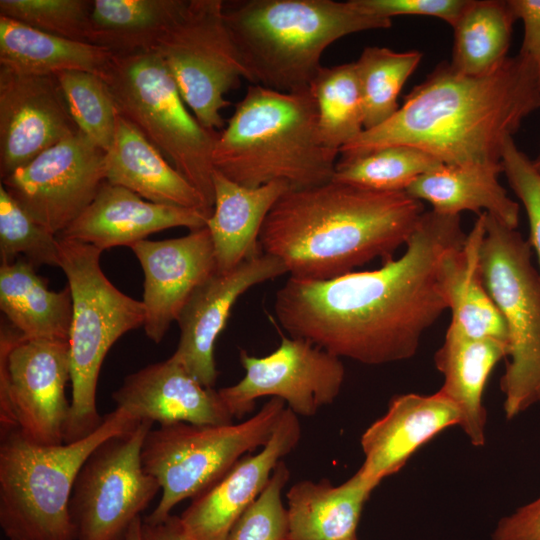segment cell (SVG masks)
Here are the masks:
<instances>
[{
	"instance_id": "obj_1",
	"label": "cell",
	"mask_w": 540,
	"mask_h": 540,
	"mask_svg": "<svg viewBox=\"0 0 540 540\" xmlns=\"http://www.w3.org/2000/svg\"><path fill=\"white\" fill-rule=\"evenodd\" d=\"M466 236L460 215L424 212L404 253L377 269L327 280L290 276L275 294L276 319L289 336L339 358L366 365L407 360L447 309L439 261Z\"/></svg>"
},
{
	"instance_id": "obj_2",
	"label": "cell",
	"mask_w": 540,
	"mask_h": 540,
	"mask_svg": "<svg viewBox=\"0 0 540 540\" xmlns=\"http://www.w3.org/2000/svg\"><path fill=\"white\" fill-rule=\"evenodd\" d=\"M540 108V72L518 52L470 76L442 62L415 86L398 111L345 145L342 156L405 145L447 165L502 167L505 141Z\"/></svg>"
},
{
	"instance_id": "obj_3",
	"label": "cell",
	"mask_w": 540,
	"mask_h": 540,
	"mask_svg": "<svg viewBox=\"0 0 540 540\" xmlns=\"http://www.w3.org/2000/svg\"><path fill=\"white\" fill-rule=\"evenodd\" d=\"M424 212L423 203L405 191L331 180L284 193L262 225L259 244L291 277L327 280L376 258H394Z\"/></svg>"
},
{
	"instance_id": "obj_4",
	"label": "cell",
	"mask_w": 540,
	"mask_h": 540,
	"mask_svg": "<svg viewBox=\"0 0 540 540\" xmlns=\"http://www.w3.org/2000/svg\"><path fill=\"white\" fill-rule=\"evenodd\" d=\"M338 153L320 136L309 87L279 92L251 84L218 133L212 162L237 184L254 188L282 181L294 190L331 181Z\"/></svg>"
},
{
	"instance_id": "obj_5",
	"label": "cell",
	"mask_w": 540,
	"mask_h": 540,
	"mask_svg": "<svg viewBox=\"0 0 540 540\" xmlns=\"http://www.w3.org/2000/svg\"><path fill=\"white\" fill-rule=\"evenodd\" d=\"M223 13L248 81L279 92L309 87L336 40L392 26L353 0H238Z\"/></svg>"
},
{
	"instance_id": "obj_6",
	"label": "cell",
	"mask_w": 540,
	"mask_h": 540,
	"mask_svg": "<svg viewBox=\"0 0 540 540\" xmlns=\"http://www.w3.org/2000/svg\"><path fill=\"white\" fill-rule=\"evenodd\" d=\"M140 421L115 408L85 438L44 446L18 428L1 431L0 526L9 540H75L69 514L72 489L85 460L105 440Z\"/></svg>"
},
{
	"instance_id": "obj_7",
	"label": "cell",
	"mask_w": 540,
	"mask_h": 540,
	"mask_svg": "<svg viewBox=\"0 0 540 540\" xmlns=\"http://www.w3.org/2000/svg\"><path fill=\"white\" fill-rule=\"evenodd\" d=\"M59 267L72 296L69 336L72 398L65 443L85 438L103 421L96 391L102 363L112 345L145 323V306L118 290L100 266L102 251L58 237Z\"/></svg>"
},
{
	"instance_id": "obj_8",
	"label": "cell",
	"mask_w": 540,
	"mask_h": 540,
	"mask_svg": "<svg viewBox=\"0 0 540 540\" xmlns=\"http://www.w3.org/2000/svg\"><path fill=\"white\" fill-rule=\"evenodd\" d=\"M118 114L134 125L213 209L212 154L218 131L204 128L186 109L155 50L113 55L100 76Z\"/></svg>"
},
{
	"instance_id": "obj_9",
	"label": "cell",
	"mask_w": 540,
	"mask_h": 540,
	"mask_svg": "<svg viewBox=\"0 0 540 540\" xmlns=\"http://www.w3.org/2000/svg\"><path fill=\"white\" fill-rule=\"evenodd\" d=\"M285 402L268 400L241 423L194 425L176 422L150 430L141 458L162 494L146 523H160L181 501L199 496L216 484L244 455L263 447L273 435Z\"/></svg>"
},
{
	"instance_id": "obj_10",
	"label": "cell",
	"mask_w": 540,
	"mask_h": 540,
	"mask_svg": "<svg viewBox=\"0 0 540 540\" xmlns=\"http://www.w3.org/2000/svg\"><path fill=\"white\" fill-rule=\"evenodd\" d=\"M517 228L485 213L479 266L483 283L507 329L505 372L500 378L505 417L540 407V272Z\"/></svg>"
},
{
	"instance_id": "obj_11",
	"label": "cell",
	"mask_w": 540,
	"mask_h": 540,
	"mask_svg": "<svg viewBox=\"0 0 540 540\" xmlns=\"http://www.w3.org/2000/svg\"><path fill=\"white\" fill-rule=\"evenodd\" d=\"M222 0H188L155 50L197 121L218 131L225 95L248 80L224 18Z\"/></svg>"
},
{
	"instance_id": "obj_12",
	"label": "cell",
	"mask_w": 540,
	"mask_h": 540,
	"mask_svg": "<svg viewBox=\"0 0 540 540\" xmlns=\"http://www.w3.org/2000/svg\"><path fill=\"white\" fill-rule=\"evenodd\" d=\"M152 425L140 421L102 442L85 460L69 501L75 540H125L161 489L145 471L141 458Z\"/></svg>"
},
{
	"instance_id": "obj_13",
	"label": "cell",
	"mask_w": 540,
	"mask_h": 540,
	"mask_svg": "<svg viewBox=\"0 0 540 540\" xmlns=\"http://www.w3.org/2000/svg\"><path fill=\"white\" fill-rule=\"evenodd\" d=\"M68 381V341L26 339L15 328L1 326V431L18 428L33 443L64 444L71 405L65 395Z\"/></svg>"
},
{
	"instance_id": "obj_14",
	"label": "cell",
	"mask_w": 540,
	"mask_h": 540,
	"mask_svg": "<svg viewBox=\"0 0 540 540\" xmlns=\"http://www.w3.org/2000/svg\"><path fill=\"white\" fill-rule=\"evenodd\" d=\"M244 377L218 390L234 418L251 413L258 398L282 399L296 415L314 416L339 395L345 368L341 358L301 338L281 336L269 355L257 357L240 350Z\"/></svg>"
},
{
	"instance_id": "obj_15",
	"label": "cell",
	"mask_w": 540,
	"mask_h": 540,
	"mask_svg": "<svg viewBox=\"0 0 540 540\" xmlns=\"http://www.w3.org/2000/svg\"><path fill=\"white\" fill-rule=\"evenodd\" d=\"M106 152L81 131L1 179L16 202L59 235L91 204L105 181Z\"/></svg>"
},
{
	"instance_id": "obj_16",
	"label": "cell",
	"mask_w": 540,
	"mask_h": 540,
	"mask_svg": "<svg viewBox=\"0 0 540 540\" xmlns=\"http://www.w3.org/2000/svg\"><path fill=\"white\" fill-rule=\"evenodd\" d=\"M78 131L55 75L0 67L1 179Z\"/></svg>"
},
{
	"instance_id": "obj_17",
	"label": "cell",
	"mask_w": 540,
	"mask_h": 540,
	"mask_svg": "<svg viewBox=\"0 0 540 540\" xmlns=\"http://www.w3.org/2000/svg\"><path fill=\"white\" fill-rule=\"evenodd\" d=\"M287 273L276 257L261 253L227 272L215 271L193 291L177 317L178 346L170 357L203 386L213 388L218 376L215 342L233 305L251 287Z\"/></svg>"
},
{
	"instance_id": "obj_18",
	"label": "cell",
	"mask_w": 540,
	"mask_h": 540,
	"mask_svg": "<svg viewBox=\"0 0 540 540\" xmlns=\"http://www.w3.org/2000/svg\"><path fill=\"white\" fill-rule=\"evenodd\" d=\"M131 250L144 272V330L161 342L193 291L216 271L208 228L165 240H141Z\"/></svg>"
},
{
	"instance_id": "obj_19",
	"label": "cell",
	"mask_w": 540,
	"mask_h": 540,
	"mask_svg": "<svg viewBox=\"0 0 540 540\" xmlns=\"http://www.w3.org/2000/svg\"><path fill=\"white\" fill-rule=\"evenodd\" d=\"M301 439V426L287 406L270 440L254 455L247 454L211 488L192 499L180 516L190 540H225L256 500L279 463Z\"/></svg>"
},
{
	"instance_id": "obj_20",
	"label": "cell",
	"mask_w": 540,
	"mask_h": 540,
	"mask_svg": "<svg viewBox=\"0 0 540 540\" xmlns=\"http://www.w3.org/2000/svg\"><path fill=\"white\" fill-rule=\"evenodd\" d=\"M460 420L458 407L440 390L432 395L394 396L384 416L361 436L364 462L357 472L375 489L422 445L446 428L459 425Z\"/></svg>"
},
{
	"instance_id": "obj_21",
	"label": "cell",
	"mask_w": 540,
	"mask_h": 540,
	"mask_svg": "<svg viewBox=\"0 0 540 540\" xmlns=\"http://www.w3.org/2000/svg\"><path fill=\"white\" fill-rule=\"evenodd\" d=\"M112 398L116 408L126 410L135 420L159 425H225L234 418L218 390L203 386L171 358L126 376Z\"/></svg>"
},
{
	"instance_id": "obj_22",
	"label": "cell",
	"mask_w": 540,
	"mask_h": 540,
	"mask_svg": "<svg viewBox=\"0 0 540 540\" xmlns=\"http://www.w3.org/2000/svg\"><path fill=\"white\" fill-rule=\"evenodd\" d=\"M210 216L197 209L147 201L105 180L91 204L58 237L104 251L130 247L152 233L173 227L200 229L206 226Z\"/></svg>"
},
{
	"instance_id": "obj_23",
	"label": "cell",
	"mask_w": 540,
	"mask_h": 540,
	"mask_svg": "<svg viewBox=\"0 0 540 540\" xmlns=\"http://www.w3.org/2000/svg\"><path fill=\"white\" fill-rule=\"evenodd\" d=\"M105 180L156 204L197 209L210 215L213 211L202 194L120 115L113 143L105 154Z\"/></svg>"
},
{
	"instance_id": "obj_24",
	"label": "cell",
	"mask_w": 540,
	"mask_h": 540,
	"mask_svg": "<svg viewBox=\"0 0 540 540\" xmlns=\"http://www.w3.org/2000/svg\"><path fill=\"white\" fill-rule=\"evenodd\" d=\"M213 186V211L206 227L213 244L216 271L227 272L262 253V225L276 201L291 188L282 181L246 187L215 170Z\"/></svg>"
},
{
	"instance_id": "obj_25",
	"label": "cell",
	"mask_w": 540,
	"mask_h": 540,
	"mask_svg": "<svg viewBox=\"0 0 540 540\" xmlns=\"http://www.w3.org/2000/svg\"><path fill=\"white\" fill-rule=\"evenodd\" d=\"M485 233V213L478 215L463 244L440 258L438 279L451 311L450 328L474 338L507 342L504 319L488 293L480 272L479 253Z\"/></svg>"
},
{
	"instance_id": "obj_26",
	"label": "cell",
	"mask_w": 540,
	"mask_h": 540,
	"mask_svg": "<svg viewBox=\"0 0 540 540\" xmlns=\"http://www.w3.org/2000/svg\"><path fill=\"white\" fill-rule=\"evenodd\" d=\"M507 351V342L469 337L448 327L444 342L435 353L436 368L444 377L440 391L458 407L459 426L476 447L483 446L486 439L483 391L491 371L507 357Z\"/></svg>"
},
{
	"instance_id": "obj_27",
	"label": "cell",
	"mask_w": 540,
	"mask_h": 540,
	"mask_svg": "<svg viewBox=\"0 0 540 540\" xmlns=\"http://www.w3.org/2000/svg\"><path fill=\"white\" fill-rule=\"evenodd\" d=\"M374 489L356 472L334 486L302 480L288 490V540H346L356 536L363 507Z\"/></svg>"
},
{
	"instance_id": "obj_28",
	"label": "cell",
	"mask_w": 540,
	"mask_h": 540,
	"mask_svg": "<svg viewBox=\"0 0 540 540\" xmlns=\"http://www.w3.org/2000/svg\"><path fill=\"white\" fill-rule=\"evenodd\" d=\"M501 172L502 167L443 164L418 177L405 192L421 202L430 203L432 210L441 214L487 213L507 226L517 228L519 204L500 184Z\"/></svg>"
},
{
	"instance_id": "obj_29",
	"label": "cell",
	"mask_w": 540,
	"mask_h": 540,
	"mask_svg": "<svg viewBox=\"0 0 540 540\" xmlns=\"http://www.w3.org/2000/svg\"><path fill=\"white\" fill-rule=\"evenodd\" d=\"M36 266L25 257L0 265V308L11 326L26 339L69 341L72 296L68 286L48 288Z\"/></svg>"
},
{
	"instance_id": "obj_30",
	"label": "cell",
	"mask_w": 540,
	"mask_h": 540,
	"mask_svg": "<svg viewBox=\"0 0 540 540\" xmlns=\"http://www.w3.org/2000/svg\"><path fill=\"white\" fill-rule=\"evenodd\" d=\"M113 54L100 46L54 36L0 15V67L25 75L84 71L101 76Z\"/></svg>"
},
{
	"instance_id": "obj_31",
	"label": "cell",
	"mask_w": 540,
	"mask_h": 540,
	"mask_svg": "<svg viewBox=\"0 0 540 540\" xmlns=\"http://www.w3.org/2000/svg\"><path fill=\"white\" fill-rule=\"evenodd\" d=\"M188 0H93L88 43L113 55L153 50Z\"/></svg>"
},
{
	"instance_id": "obj_32",
	"label": "cell",
	"mask_w": 540,
	"mask_h": 540,
	"mask_svg": "<svg viewBox=\"0 0 540 540\" xmlns=\"http://www.w3.org/2000/svg\"><path fill=\"white\" fill-rule=\"evenodd\" d=\"M516 21L508 0H469L452 27L451 66L470 76L494 69L508 57Z\"/></svg>"
},
{
	"instance_id": "obj_33",
	"label": "cell",
	"mask_w": 540,
	"mask_h": 540,
	"mask_svg": "<svg viewBox=\"0 0 540 540\" xmlns=\"http://www.w3.org/2000/svg\"><path fill=\"white\" fill-rule=\"evenodd\" d=\"M309 88L317 105L320 136L326 146L340 153L364 130L355 63L321 66Z\"/></svg>"
},
{
	"instance_id": "obj_34",
	"label": "cell",
	"mask_w": 540,
	"mask_h": 540,
	"mask_svg": "<svg viewBox=\"0 0 540 540\" xmlns=\"http://www.w3.org/2000/svg\"><path fill=\"white\" fill-rule=\"evenodd\" d=\"M443 163L415 147L393 145L342 156L332 181L375 191H405L418 177Z\"/></svg>"
},
{
	"instance_id": "obj_35",
	"label": "cell",
	"mask_w": 540,
	"mask_h": 540,
	"mask_svg": "<svg viewBox=\"0 0 540 540\" xmlns=\"http://www.w3.org/2000/svg\"><path fill=\"white\" fill-rule=\"evenodd\" d=\"M416 50L396 52L369 46L355 61L364 114V130L379 126L400 108L398 96L422 59Z\"/></svg>"
},
{
	"instance_id": "obj_36",
	"label": "cell",
	"mask_w": 540,
	"mask_h": 540,
	"mask_svg": "<svg viewBox=\"0 0 540 540\" xmlns=\"http://www.w3.org/2000/svg\"><path fill=\"white\" fill-rule=\"evenodd\" d=\"M55 76L79 131L107 152L119 114L105 81L84 71H63Z\"/></svg>"
},
{
	"instance_id": "obj_37",
	"label": "cell",
	"mask_w": 540,
	"mask_h": 540,
	"mask_svg": "<svg viewBox=\"0 0 540 540\" xmlns=\"http://www.w3.org/2000/svg\"><path fill=\"white\" fill-rule=\"evenodd\" d=\"M59 267L58 236L35 221L0 184V257Z\"/></svg>"
},
{
	"instance_id": "obj_38",
	"label": "cell",
	"mask_w": 540,
	"mask_h": 540,
	"mask_svg": "<svg viewBox=\"0 0 540 540\" xmlns=\"http://www.w3.org/2000/svg\"><path fill=\"white\" fill-rule=\"evenodd\" d=\"M93 1L0 0V15L61 38L88 43Z\"/></svg>"
},
{
	"instance_id": "obj_39",
	"label": "cell",
	"mask_w": 540,
	"mask_h": 540,
	"mask_svg": "<svg viewBox=\"0 0 540 540\" xmlns=\"http://www.w3.org/2000/svg\"><path fill=\"white\" fill-rule=\"evenodd\" d=\"M289 477L285 462L279 461L266 487L235 522L225 540H288V514L281 494Z\"/></svg>"
},
{
	"instance_id": "obj_40",
	"label": "cell",
	"mask_w": 540,
	"mask_h": 540,
	"mask_svg": "<svg viewBox=\"0 0 540 540\" xmlns=\"http://www.w3.org/2000/svg\"><path fill=\"white\" fill-rule=\"evenodd\" d=\"M501 165L508 184L526 211L528 242L536 253L540 272V172L533 160L517 147L513 137L504 143Z\"/></svg>"
},
{
	"instance_id": "obj_41",
	"label": "cell",
	"mask_w": 540,
	"mask_h": 540,
	"mask_svg": "<svg viewBox=\"0 0 540 540\" xmlns=\"http://www.w3.org/2000/svg\"><path fill=\"white\" fill-rule=\"evenodd\" d=\"M363 11L392 19L399 15L429 16L453 27L469 0H353Z\"/></svg>"
},
{
	"instance_id": "obj_42",
	"label": "cell",
	"mask_w": 540,
	"mask_h": 540,
	"mask_svg": "<svg viewBox=\"0 0 540 540\" xmlns=\"http://www.w3.org/2000/svg\"><path fill=\"white\" fill-rule=\"evenodd\" d=\"M493 540H540V497L501 518Z\"/></svg>"
},
{
	"instance_id": "obj_43",
	"label": "cell",
	"mask_w": 540,
	"mask_h": 540,
	"mask_svg": "<svg viewBox=\"0 0 540 540\" xmlns=\"http://www.w3.org/2000/svg\"><path fill=\"white\" fill-rule=\"evenodd\" d=\"M516 18L523 23L520 53L527 56L540 72V0H508Z\"/></svg>"
},
{
	"instance_id": "obj_44",
	"label": "cell",
	"mask_w": 540,
	"mask_h": 540,
	"mask_svg": "<svg viewBox=\"0 0 540 540\" xmlns=\"http://www.w3.org/2000/svg\"><path fill=\"white\" fill-rule=\"evenodd\" d=\"M143 540H190L179 516L170 515L160 523H146L142 519Z\"/></svg>"
},
{
	"instance_id": "obj_45",
	"label": "cell",
	"mask_w": 540,
	"mask_h": 540,
	"mask_svg": "<svg viewBox=\"0 0 540 540\" xmlns=\"http://www.w3.org/2000/svg\"><path fill=\"white\" fill-rule=\"evenodd\" d=\"M125 540H143L142 539V518H138L130 527Z\"/></svg>"
},
{
	"instance_id": "obj_46",
	"label": "cell",
	"mask_w": 540,
	"mask_h": 540,
	"mask_svg": "<svg viewBox=\"0 0 540 540\" xmlns=\"http://www.w3.org/2000/svg\"><path fill=\"white\" fill-rule=\"evenodd\" d=\"M535 168L540 172V144H539V151L537 153V156L533 160Z\"/></svg>"
},
{
	"instance_id": "obj_47",
	"label": "cell",
	"mask_w": 540,
	"mask_h": 540,
	"mask_svg": "<svg viewBox=\"0 0 540 540\" xmlns=\"http://www.w3.org/2000/svg\"><path fill=\"white\" fill-rule=\"evenodd\" d=\"M346 540H358L357 537H352V538H349V539H346Z\"/></svg>"
}]
</instances>
